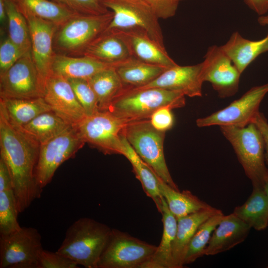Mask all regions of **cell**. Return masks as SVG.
I'll use <instances>...</instances> for the list:
<instances>
[{
    "instance_id": "d590c367",
    "label": "cell",
    "mask_w": 268,
    "mask_h": 268,
    "mask_svg": "<svg viewBox=\"0 0 268 268\" xmlns=\"http://www.w3.org/2000/svg\"><path fill=\"white\" fill-rule=\"evenodd\" d=\"M70 83L80 104L86 116L99 111L96 96L88 80L83 79H67Z\"/></svg>"
},
{
    "instance_id": "f1b7e54d",
    "label": "cell",
    "mask_w": 268,
    "mask_h": 268,
    "mask_svg": "<svg viewBox=\"0 0 268 268\" xmlns=\"http://www.w3.org/2000/svg\"><path fill=\"white\" fill-rule=\"evenodd\" d=\"M159 185L169 209L177 219L211 206L190 191L176 190L161 179Z\"/></svg>"
},
{
    "instance_id": "60d3db41",
    "label": "cell",
    "mask_w": 268,
    "mask_h": 268,
    "mask_svg": "<svg viewBox=\"0 0 268 268\" xmlns=\"http://www.w3.org/2000/svg\"><path fill=\"white\" fill-rule=\"evenodd\" d=\"M154 10L159 18L167 19L173 16L180 0H143Z\"/></svg>"
},
{
    "instance_id": "7a4b0ae2",
    "label": "cell",
    "mask_w": 268,
    "mask_h": 268,
    "mask_svg": "<svg viewBox=\"0 0 268 268\" xmlns=\"http://www.w3.org/2000/svg\"><path fill=\"white\" fill-rule=\"evenodd\" d=\"M112 229L93 219L82 217L67 230L57 252L86 268H97Z\"/></svg>"
},
{
    "instance_id": "4dcf8cb0",
    "label": "cell",
    "mask_w": 268,
    "mask_h": 268,
    "mask_svg": "<svg viewBox=\"0 0 268 268\" xmlns=\"http://www.w3.org/2000/svg\"><path fill=\"white\" fill-rule=\"evenodd\" d=\"M10 121L22 127L41 114L52 111L43 97L35 98H0Z\"/></svg>"
},
{
    "instance_id": "6da1fadb",
    "label": "cell",
    "mask_w": 268,
    "mask_h": 268,
    "mask_svg": "<svg viewBox=\"0 0 268 268\" xmlns=\"http://www.w3.org/2000/svg\"><path fill=\"white\" fill-rule=\"evenodd\" d=\"M40 145L21 128L13 124L0 103V157L10 172L18 211L21 213L40 198L35 171Z\"/></svg>"
},
{
    "instance_id": "4316f807",
    "label": "cell",
    "mask_w": 268,
    "mask_h": 268,
    "mask_svg": "<svg viewBox=\"0 0 268 268\" xmlns=\"http://www.w3.org/2000/svg\"><path fill=\"white\" fill-rule=\"evenodd\" d=\"M233 213L251 228L263 230L268 226V197L265 189L253 188L247 201Z\"/></svg>"
},
{
    "instance_id": "f907efd6",
    "label": "cell",
    "mask_w": 268,
    "mask_h": 268,
    "mask_svg": "<svg viewBox=\"0 0 268 268\" xmlns=\"http://www.w3.org/2000/svg\"></svg>"
},
{
    "instance_id": "f546056e",
    "label": "cell",
    "mask_w": 268,
    "mask_h": 268,
    "mask_svg": "<svg viewBox=\"0 0 268 268\" xmlns=\"http://www.w3.org/2000/svg\"><path fill=\"white\" fill-rule=\"evenodd\" d=\"M21 127L40 146L72 127L50 111L41 114Z\"/></svg>"
},
{
    "instance_id": "52a82bcc",
    "label": "cell",
    "mask_w": 268,
    "mask_h": 268,
    "mask_svg": "<svg viewBox=\"0 0 268 268\" xmlns=\"http://www.w3.org/2000/svg\"><path fill=\"white\" fill-rule=\"evenodd\" d=\"M129 121L109 111H99L86 116L75 128L85 143L105 154H122L123 130Z\"/></svg>"
},
{
    "instance_id": "5bb4252c",
    "label": "cell",
    "mask_w": 268,
    "mask_h": 268,
    "mask_svg": "<svg viewBox=\"0 0 268 268\" xmlns=\"http://www.w3.org/2000/svg\"><path fill=\"white\" fill-rule=\"evenodd\" d=\"M201 65L203 82L210 83L219 97L228 98L238 92L242 74L220 46L209 47Z\"/></svg>"
},
{
    "instance_id": "8fae6325",
    "label": "cell",
    "mask_w": 268,
    "mask_h": 268,
    "mask_svg": "<svg viewBox=\"0 0 268 268\" xmlns=\"http://www.w3.org/2000/svg\"><path fill=\"white\" fill-rule=\"evenodd\" d=\"M85 142L75 128H70L40 146L35 177L42 190L49 184L59 167L72 157Z\"/></svg>"
},
{
    "instance_id": "1f68e13d",
    "label": "cell",
    "mask_w": 268,
    "mask_h": 268,
    "mask_svg": "<svg viewBox=\"0 0 268 268\" xmlns=\"http://www.w3.org/2000/svg\"><path fill=\"white\" fill-rule=\"evenodd\" d=\"M88 81L96 96L99 111H108L114 99L126 87L115 67L98 72Z\"/></svg>"
},
{
    "instance_id": "8992f818",
    "label": "cell",
    "mask_w": 268,
    "mask_h": 268,
    "mask_svg": "<svg viewBox=\"0 0 268 268\" xmlns=\"http://www.w3.org/2000/svg\"><path fill=\"white\" fill-rule=\"evenodd\" d=\"M113 13L101 15L78 14L58 28L54 36L55 47L68 56H80L85 49L104 32Z\"/></svg>"
},
{
    "instance_id": "7bdbcfd3",
    "label": "cell",
    "mask_w": 268,
    "mask_h": 268,
    "mask_svg": "<svg viewBox=\"0 0 268 268\" xmlns=\"http://www.w3.org/2000/svg\"><path fill=\"white\" fill-rule=\"evenodd\" d=\"M12 190L11 177L8 167L0 157V192Z\"/></svg>"
},
{
    "instance_id": "e575fe53",
    "label": "cell",
    "mask_w": 268,
    "mask_h": 268,
    "mask_svg": "<svg viewBox=\"0 0 268 268\" xmlns=\"http://www.w3.org/2000/svg\"><path fill=\"white\" fill-rule=\"evenodd\" d=\"M18 211L12 190L0 192V235L19 230Z\"/></svg>"
},
{
    "instance_id": "f6af8a7d",
    "label": "cell",
    "mask_w": 268,
    "mask_h": 268,
    "mask_svg": "<svg viewBox=\"0 0 268 268\" xmlns=\"http://www.w3.org/2000/svg\"><path fill=\"white\" fill-rule=\"evenodd\" d=\"M7 21V14L4 0H0V21L1 25Z\"/></svg>"
},
{
    "instance_id": "9c48e42d",
    "label": "cell",
    "mask_w": 268,
    "mask_h": 268,
    "mask_svg": "<svg viewBox=\"0 0 268 268\" xmlns=\"http://www.w3.org/2000/svg\"><path fill=\"white\" fill-rule=\"evenodd\" d=\"M113 13L106 30L141 29L164 46L159 18L152 8L143 0H103Z\"/></svg>"
},
{
    "instance_id": "d4e9b609",
    "label": "cell",
    "mask_w": 268,
    "mask_h": 268,
    "mask_svg": "<svg viewBox=\"0 0 268 268\" xmlns=\"http://www.w3.org/2000/svg\"><path fill=\"white\" fill-rule=\"evenodd\" d=\"M122 155L125 156L130 162L133 171L140 182L145 193L152 200L158 211L161 213L163 197L159 185L160 178L137 154L125 137Z\"/></svg>"
},
{
    "instance_id": "bcb514c9",
    "label": "cell",
    "mask_w": 268,
    "mask_h": 268,
    "mask_svg": "<svg viewBox=\"0 0 268 268\" xmlns=\"http://www.w3.org/2000/svg\"><path fill=\"white\" fill-rule=\"evenodd\" d=\"M258 22L262 26H268V14L260 15Z\"/></svg>"
},
{
    "instance_id": "30bf717a",
    "label": "cell",
    "mask_w": 268,
    "mask_h": 268,
    "mask_svg": "<svg viewBox=\"0 0 268 268\" xmlns=\"http://www.w3.org/2000/svg\"><path fill=\"white\" fill-rule=\"evenodd\" d=\"M43 250L41 236L35 228L21 227L0 235V268H38Z\"/></svg>"
},
{
    "instance_id": "9a60e30c",
    "label": "cell",
    "mask_w": 268,
    "mask_h": 268,
    "mask_svg": "<svg viewBox=\"0 0 268 268\" xmlns=\"http://www.w3.org/2000/svg\"><path fill=\"white\" fill-rule=\"evenodd\" d=\"M43 98L53 112L74 128L86 117L70 83L62 76L50 73L45 82Z\"/></svg>"
},
{
    "instance_id": "d6a6232c",
    "label": "cell",
    "mask_w": 268,
    "mask_h": 268,
    "mask_svg": "<svg viewBox=\"0 0 268 268\" xmlns=\"http://www.w3.org/2000/svg\"><path fill=\"white\" fill-rule=\"evenodd\" d=\"M224 215L222 211L215 214L199 227L188 245L184 258V265L193 263L205 255V249L212 233Z\"/></svg>"
},
{
    "instance_id": "f35d334b",
    "label": "cell",
    "mask_w": 268,
    "mask_h": 268,
    "mask_svg": "<svg viewBox=\"0 0 268 268\" xmlns=\"http://www.w3.org/2000/svg\"><path fill=\"white\" fill-rule=\"evenodd\" d=\"M73 261L57 252L43 250L40 255L38 268H78Z\"/></svg>"
},
{
    "instance_id": "ba28073f",
    "label": "cell",
    "mask_w": 268,
    "mask_h": 268,
    "mask_svg": "<svg viewBox=\"0 0 268 268\" xmlns=\"http://www.w3.org/2000/svg\"><path fill=\"white\" fill-rule=\"evenodd\" d=\"M157 248L116 229H112L97 268H143Z\"/></svg>"
},
{
    "instance_id": "603a6c76",
    "label": "cell",
    "mask_w": 268,
    "mask_h": 268,
    "mask_svg": "<svg viewBox=\"0 0 268 268\" xmlns=\"http://www.w3.org/2000/svg\"><path fill=\"white\" fill-rule=\"evenodd\" d=\"M220 47L242 74L259 56L268 52V33L262 39L251 40L236 31Z\"/></svg>"
},
{
    "instance_id": "c3c4849f",
    "label": "cell",
    "mask_w": 268,
    "mask_h": 268,
    "mask_svg": "<svg viewBox=\"0 0 268 268\" xmlns=\"http://www.w3.org/2000/svg\"><path fill=\"white\" fill-rule=\"evenodd\" d=\"M266 2H267V5H268V0H266Z\"/></svg>"
},
{
    "instance_id": "e0dca14e",
    "label": "cell",
    "mask_w": 268,
    "mask_h": 268,
    "mask_svg": "<svg viewBox=\"0 0 268 268\" xmlns=\"http://www.w3.org/2000/svg\"><path fill=\"white\" fill-rule=\"evenodd\" d=\"M203 82L201 63L192 66L177 65L168 68L151 82L140 87H157L179 92L190 97H201Z\"/></svg>"
},
{
    "instance_id": "5b68a950",
    "label": "cell",
    "mask_w": 268,
    "mask_h": 268,
    "mask_svg": "<svg viewBox=\"0 0 268 268\" xmlns=\"http://www.w3.org/2000/svg\"><path fill=\"white\" fill-rule=\"evenodd\" d=\"M165 133L154 128L150 119L129 121L123 130L127 140L140 158L163 181L179 190L170 175L164 157Z\"/></svg>"
},
{
    "instance_id": "484cf974",
    "label": "cell",
    "mask_w": 268,
    "mask_h": 268,
    "mask_svg": "<svg viewBox=\"0 0 268 268\" xmlns=\"http://www.w3.org/2000/svg\"><path fill=\"white\" fill-rule=\"evenodd\" d=\"M23 14L31 15L53 23L58 28L78 14L51 0H12Z\"/></svg>"
},
{
    "instance_id": "ab89813d",
    "label": "cell",
    "mask_w": 268,
    "mask_h": 268,
    "mask_svg": "<svg viewBox=\"0 0 268 268\" xmlns=\"http://www.w3.org/2000/svg\"><path fill=\"white\" fill-rule=\"evenodd\" d=\"M172 110L168 107H164L154 112L150 118L151 124L153 127L165 132L171 129L174 123Z\"/></svg>"
},
{
    "instance_id": "44dd1931",
    "label": "cell",
    "mask_w": 268,
    "mask_h": 268,
    "mask_svg": "<svg viewBox=\"0 0 268 268\" xmlns=\"http://www.w3.org/2000/svg\"><path fill=\"white\" fill-rule=\"evenodd\" d=\"M221 212V210L211 206L177 219V232L172 254L174 268H181L184 266L188 245L199 227L210 217Z\"/></svg>"
},
{
    "instance_id": "836d02e7",
    "label": "cell",
    "mask_w": 268,
    "mask_h": 268,
    "mask_svg": "<svg viewBox=\"0 0 268 268\" xmlns=\"http://www.w3.org/2000/svg\"><path fill=\"white\" fill-rule=\"evenodd\" d=\"M8 23V37L19 48L31 50L29 29L27 20L12 0H4Z\"/></svg>"
},
{
    "instance_id": "d6986e66",
    "label": "cell",
    "mask_w": 268,
    "mask_h": 268,
    "mask_svg": "<svg viewBox=\"0 0 268 268\" xmlns=\"http://www.w3.org/2000/svg\"><path fill=\"white\" fill-rule=\"evenodd\" d=\"M81 56L116 67L133 57L126 40L117 30H106L85 49Z\"/></svg>"
},
{
    "instance_id": "b9f144b4",
    "label": "cell",
    "mask_w": 268,
    "mask_h": 268,
    "mask_svg": "<svg viewBox=\"0 0 268 268\" xmlns=\"http://www.w3.org/2000/svg\"><path fill=\"white\" fill-rule=\"evenodd\" d=\"M260 131L264 142L265 157L268 168V122L264 114L259 112L252 121Z\"/></svg>"
},
{
    "instance_id": "8d00e7d4",
    "label": "cell",
    "mask_w": 268,
    "mask_h": 268,
    "mask_svg": "<svg viewBox=\"0 0 268 268\" xmlns=\"http://www.w3.org/2000/svg\"><path fill=\"white\" fill-rule=\"evenodd\" d=\"M81 15H101L110 11L103 0H51Z\"/></svg>"
},
{
    "instance_id": "ffe728a7",
    "label": "cell",
    "mask_w": 268,
    "mask_h": 268,
    "mask_svg": "<svg viewBox=\"0 0 268 268\" xmlns=\"http://www.w3.org/2000/svg\"><path fill=\"white\" fill-rule=\"evenodd\" d=\"M251 228L233 212L224 215L212 233L205 255L226 252L244 242Z\"/></svg>"
},
{
    "instance_id": "681fc988",
    "label": "cell",
    "mask_w": 268,
    "mask_h": 268,
    "mask_svg": "<svg viewBox=\"0 0 268 268\" xmlns=\"http://www.w3.org/2000/svg\"><path fill=\"white\" fill-rule=\"evenodd\" d=\"M267 268H268V266Z\"/></svg>"
},
{
    "instance_id": "3957f363",
    "label": "cell",
    "mask_w": 268,
    "mask_h": 268,
    "mask_svg": "<svg viewBox=\"0 0 268 268\" xmlns=\"http://www.w3.org/2000/svg\"><path fill=\"white\" fill-rule=\"evenodd\" d=\"M185 96L179 92L157 87H125L114 99L108 111L128 121L150 119L158 109L183 107Z\"/></svg>"
},
{
    "instance_id": "74e56055",
    "label": "cell",
    "mask_w": 268,
    "mask_h": 268,
    "mask_svg": "<svg viewBox=\"0 0 268 268\" xmlns=\"http://www.w3.org/2000/svg\"><path fill=\"white\" fill-rule=\"evenodd\" d=\"M26 52L14 44L8 36L3 38L0 44V74L8 69Z\"/></svg>"
},
{
    "instance_id": "7402d4cb",
    "label": "cell",
    "mask_w": 268,
    "mask_h": 268,
    "mask_svg": "<svg viewBox=\"0 0 268 268\" xmlns=\"http://www.w3.org/2000/svg\"><path fill=\"white\" fill-rule=\"evenodd\" d=\"M111 67H116L88 56L73 57L55 54L51 66V72L67 79L88 80L98 72Z\"/></svg>"
},
{
    "instance_id": "4fadbf2b",
    "label": "cell",
    "mask_w": 268,
    "mask_h": 268,
    "mask_svg": "<svg viewBox=\"0 0 268 268\" xmlns=\"http://www.w3.org/2000/svg\"><path fill=\"white\" fill-rule=\"evenodd\" d=\"M268 93V83L252 87L226 107L204 118H199V127L212 126L244 127L252 123L259 107Z\"/></svg>"
},
{
    "instance_id": "cb8c5ba5",
    "label": "cell",
    "mask_w": 268,
    "mask_h": 268,
    "mask_svg": "<svg viewBox=\"0 0 268 268\" xmlns=\"http://www.w3.org/2000/svg\"><path fill=\"white\" fill-rule=\"evenodd\" d=\"M163 233L159 245L143 268H174L172 260V247L176 237L177 219L169 209L163 197Z\"/></svg>"
},
{
    "instance_id": "277c9868",
    "label": "cell",
    "mask_w": 268,
    "mask_h": 268,
    "mask_svg": "<svg viewBox=\"0 0 268 268\" xmlns=\"http://www.w3.org/2000/svg\"><path fill=\"white\" fill-rule=\"evenodd\" d=\"M220 130L232 145L253 188L265 189L268 183V168L264 140L256 125L251 123L242 128L220 126Z\"/></svg>"
},
{
    "instance_id": "7c38bea8",
    "label": "cell",
    "mask_w": 268,
    "mask_h": 268,
    "mask_svg": "<svg viewBox=\"0 0 268 268\" xmlns=\"http://www.w3.org/2000/svg\"><path fill=\"white\" fill-rule=\"evenodd\" d=\"M44 87V82L34 63L31 50L0 74V98L43 97Z\"/></svg>"
},
{
    "instance_id": "2e32d148",
    "label": "cell",
    "mask_w": 268,
    "mask_h": 268,
    "mask_svg": "<svg viewBox=\"0 0 268 268\" xmlns=\"http://www.w3.org/2000/svg\"><path fill=\"white\" fill-rule=\"evenodd\" d=\"M29 29L31 53L34 63L45 82L51 72V66L56 53L54 52V39L58 27L41 18L23 14Z\"/></svg>"
},
{
    "instance_id": "ee69618b",
    "label": "cell",
    "mask_w": 268,
    "mask_h": 268,
    "mask_svg": "<svg viewBox=\"0 0 268 268\" xmlns=\"http://www.w3.org/2000/svg\"><path fill=\"white\" fill-rule=\"evenodd\" d=\"M245 3L260 16L264 15L268 11L266 0H244Z\"/></svg>"
},
{
    "instance_id": "83f0119b",
    "label": "cell",
    "mask_w": 268,
    "mask_h": 268,
    "mask_svg": "<svg viewBox=\"0 0 268 268\" xmlns=\"http://www.w3.org/2000/svg\"><path fill=\"white\" fill-rule=\"evenodd\" d=\"M115 69L126 87H140L155 80L167 68L132 57L117 66Z\"/></svg>"
},
{
    "instance_id": "ac0fdd59",
    "label": "cell",
    "mask_w": 268,
    "mask_h": 268,
    "mask_svg": "<svg viewBox=\"0 0 268 268\" xmlns=\"http://www.w3.org/2000/svg\"><path fill=\"white\" fill-rule=\"evenodd\" d=\"M117 30L126 40L134 58L167 68L177 65L169 56L165 47L153 40L145 31L137 29Z\"/></svg>"
},
{
    "instance_id": "7dc6e473",
    "label": "cell",
    "mask_w": 268,
    "mask_h": 268,
    "mask_svg": "<svg viewBox=\"0 0 268 268\" xmlns=\"http://www.w3.org/2000/svg\"><path fill=\"white\" fill-rule=\"evenodd\" d=\"M265 191H266V193L267 194V196L268 197V183L266 185V186H265Z\"/></svg>"
}]
</instances>
